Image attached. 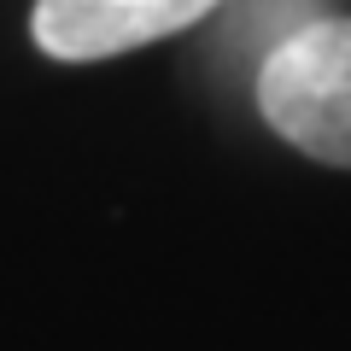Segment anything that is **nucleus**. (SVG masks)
I'll use <instances>...</instances> for the list:
<instances>
[{
	"label": "nucleus",
	"instance_id": "obj_1",
	"mask_svg": "<svg viewBox=\"0 0 351 351\" xmlns=\"http://www.w3.org/2000/svg\"><path fill=\"white\" fill-rule=\"evenodd\" d=\"M258 106L287 147L351 170V18H316L276 41L258 71Z\"/></svg>",
	"mask_w": 351,
	"mask_h": 351
},
{
	"label": "nucleus",
	"instance_id": "obj_2",
	"mask_svg": "<svg viewBox=\"0 0 351 351\" xmlns=\"http://www.w3.org/2000/svg\"><path fill=\"white\" fill-rule=\"evenodd\" d=\"M223 0H36V47L64 64L117 59L129 47H152L211 18Z\"/></svg>",
	"mask_w": 351,
	"mask_h": 351
}]
</instances>
